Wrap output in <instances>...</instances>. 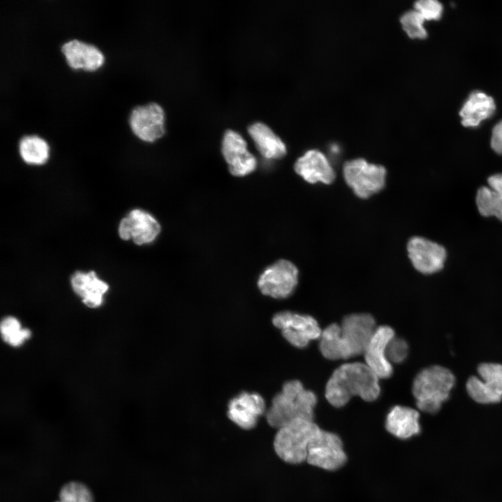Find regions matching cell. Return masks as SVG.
Wrapping results in <instances>:
<instances>
[{"instance_id":"6da1fadb","label":"cell","mask_w":502,"mask_h":502,"mask_svg":"<svg viewBox=\"0 0 502 502\" xmlns=\"http://www.w3.org/2000/svg\"><path fill=\"white\" fill-rule=\"evenodd\" d=\"M373 317L367 313L351 314L340 324L326 327L319 339V350L328 360H346L363 354L376 328Z\"/></svg>"},{"instance_id":"7a4b0ae2","label":"cell","mask_w":502,"mask_h":502,"mask_svg":"<svg viewBox=\"0 0 502 502\" xmlns=\"http://www.w3.org/2000/svg\"><path fill=\"white\" fill-rule=\"evenodd\" d=\"M379 379L365 363H346L331 374L326 385L325 397L335 407L344 406L353 396L372 402L380 395Z\"/></svg>"},{"instance_id":"3957f363","label":"cell","mask_w":502,"mask_h":502,"mask_svg":"<svg viewBox=\"0 0 502 502\" xmlns=\"http://www.w3.org/2000/svg\"><path fill=\"white\" fill-rule=\"evenodd\" d=\"M317 402L316 395L305 389L301 381H288L273 398L265 413L266 420L276 429L295 420H313Z\"/></svg>"},{"instance_id":"277c9868","label":"cell","mask_w":502,"mask_h":502,"mask_svg":"<svg viewBox=\"0 0 502 502\" xmlns=\"http://www.w3.org/2000/svg\"><path fill=\"white\" fill-rule=\"evenodd\" d=\"M455 377L448 368L432 365L416 376L412 393L418 409L428 413H437L450 396Z\"/></svg>"},{"instance_id":"5b68a950","label":"cell","mask_w":502,"mask_h":502,"mask_svg":"<svg viewBox=\"0 0 502 502\" xmlns=\"http://www.w3.org/2000/svg\"><path fill=\"white\" fill-rule=\"evenodd\" d=\"M321 429L313 421L299 419L277 429L273 448L284 462L297 464L307 461L308 447Z\"/></svg>"},{"instance_id":"8992f818","label":"cell","mask_w":502,"mask_h":502,"mask_svg":"<svg viewBox=\"0 0 502 502\" xmlns=\"http://www.w3.org/2000/svg\"><path fill=\"white\" fill-rule=\"evenodd\" d=\"M386 175L383 166L369 163L363 158L347 161L343 165L347 184L361 199H367L381 191L385 186Z\"/></svg>"},{"instance_id":"52a82bcc","label":"cell","mask_w":502,"mask_h":502,"mask_svg":"<svg viewBox=\"0 0 502 502\" xmlns=\"http://www.w3.org/2000/svg\"><path fill=\"white\" fill-rule=\"evenodd\" d=\"M272 322L289 343L299 349L306 347L312 340H319L322 333L317 321L307 314L283 311L275 314Z\"/></svg>"},{"instance_id":"ba28073f","label":"cell","mask_w":502,"mask_h":502,"mask_svg":"<svg viewBox=\"0 0 502 502\" xmlns=\"http://www.w3.org/2000/svg\"><path fill=\"white\" fill-rule=\"evenodd\" d=\"M298 270L291 261L280 259L260 275L257 285L266 296L284 299L292 294L298 284Z\"/></svg>"},{"instance_id":"9c48e42d","label":"cell","mask_w":502,"mask_h":502,"mask_svg":"<svg viewBox=\"0 0 502 502\" xmlns=\"http://www.w3.org/2000/svg\"><path fill=\"white\" fill-rule=\"evenodd\" d=\"M479 376H472L466 389L472 400L480 404H493L502 400V365L483 363L478 365Z\"/></svg>"},{"instance_id":"30bf717a","label":"cell","mask_w":502,"mask_h":502,"mask_svg":"<svg viewBox=\"0 0 502 502\" xmlns=\"http://www.w3.org/2000/svg\"><path fill=\"white\" fill-rule=\"evenodd\" d=\"M347 461L340 438L335 434L321 429L310 443L307 462L327 471H335Z\"/></svg>"},{"instance_id":"8fae6325","label":"cell","mask_w":502,"mask_h":502,"mask_svg":"<svg viewBox=\"0 0 502 502\" xmlns=\"http://www.w3.org/2000/svg\"><path fill=\"white\" fill-rule=\"evenodd\" d=\"M128 121L132 132L144 142H153L165 134V112L156 102L135 107Z\"/></svg>"},{"instance_id":"7c38bea8","label":"cell","mask_w":502,"mask_h":502,"mask_svg":"<svg viewBox=\"0 0 502 502\" xmlns=\"http://www.w3.org/2000/svg\"><path fill=\"white\" fill-rule=\"evenodd\" d=\"M407 251L413 267L423 274L441 271L446 259V251L442 245L420 236L409 239Z\"/></svg>"},{"instance_id":"4fadbf2b","label":"cell","mask_w":502,"mask_h":502,"mask_svg":"<svg viewBox=\"0 0 502 502\" xmlns=\"http://www.w3.org/2000/svg\"><path fill=\"white\" fill-rule=\"evenodd\" d=\"M222 152L230 173L235 176H245L257 167V160L247 149V143L237 132L227 130L223 137Z\"/></svg>"},{"instance_id":"5bb4252c","label":"cell","mask_w":502,"mask_h":502,"mask_svg":"<svg viewBox=\"0 0 502 502\" xmlns=\"http://www.w3.org/2000/svg\"><path fill=\"white\" fill-rule=\"evenodd\" d=\"M227 415L240 428H254L259 418L266 412V402L258 393L242 392L228 404Z\"/></svg>"},{"instance_id":"9a60e30c","label":"cell","mask_w":502,"mask_h":502,"mask_svg":"<svg viewBox=\"0 0 502 502\" xmlns=\"http://www.w3.org/2000/svg\"><path fill=\"white\" fill-rule=\"evenodd\" d=\"M160 232L155 218L141 209L131 211L120 222L119 234L123 240L132 239L137 245L152 243Z\"/></svg>"},{"instance_id":"2e32d148","label":"cell","mask_w":502,"mask_h":502,"mask_svg":"<svg viewBox=\"0 0 502 502\" xmlns=\"http://www.w3.org/2000/svg\"><path fill=\"white\" fill-rule=\"evenodd\" d=\"M395 336L388 326H377L363 353L365 363L379 379L389 378L393 374V365L386 356V348Z\"/></svg>"},{"instance_id":"e0dca14e","label":"cell","mask_w":502,"mask_h":502,"mask_svg":"<svg viewBox=\"0 0 502 502\" xmlns=\"http://www.w3.org/2000/svg\"><path fill=\"white\" fill-rule=\"evenodd\" d=\"M294 169L305 181L312 184L317 182L330 184L335 178V173L329 161L323 153L316 149L309 150L298 158Z\"/></svg>"},{"instance_id":"ac0fdd59","label":"cell","mask_w":502,"mask_h":502,"mask_svg":"<svg viewBox=\"0 0 502 502\" xmlns=\"http://www.w3.org/2000/svg\"><path fill=\"white\" fill-rule=\"evenodd\" d=\"M70 284L73 291L81 298L83 304L89 308H98L104 303L109 285L98 278L94 271H77L73 274Z\"/></svg>"},{"instance_id":"d6986e66","label":"cell","mask_w":502,"mask_h":502,"mask_svg":"<svg viewBox=\"0 0 502 502\" xmlns=\"http://www.w3.org/2000/svg\"><path fill=\"white\" fill-rule=\"evenodd\" d=\"M61 52L68 65L73 69L93 71L104 61L102 53L96 46L76 40H70L61 46Z\"/></svg>"},{"instance_id":"ffe728a7","label":"cell","mask_w":502,"mask_h":502,"mask_svg":"<svg viewBox=\"0 0 502 502\" xmlns=\"http://www.w3.org/2000/svg\"><path fill=\"white\" fill-rule=\"evenodd\" d=\"M419 417V412L413 408L395 406L387 414L386 428L399 439H409L420 431Z\"/></svg>"},{"instance_id":"44dd1931","label":"cell","mask_w":502,"mask_h":502,"mask_svg":"<svg viewBox=\"0 0 502 502\" xmlns=\"http://www.w3.org/2000/svg\"><path fill=\"white\" fill-rule=\"evenodd\" d=\"M260 154L267 159H280L287 153L282 139L266 124L256 122L248 128Z\"/></svg>"},{"instance_id":"7402d4cb","label":"cell","mask_w":502,"mask_h":502,"mask_svg":"<svg viewBox=\"0 0 502 502\" xmlns=\"http://www.w3.org/2000/svg\"><path fill=\"white\" fill-rule=\"evenodd\" d=\"M494 99L480 92H473L459 112L462 123L465 127H476L481 121L489 118L495 112Z\"/></svg>"},{"instance_id":"603a6c76","label":"cell","mask_w":502,"mask_h":502,"mask_svg":"<svg viewBox=\"0 0 502 502\" xmlns=\"http://www.w3.org/2000/svg\"><path fill=\"white\" fill-rule=\"evenodd\" d=\"M19 152L24 162L32 165L44 164L49 157L47 142L36 135L23 137L19 142Z\"/></svg>"},{"instance_id":"cb8c5ba5","label":"cell","mask_w":502,"mask_h":502,"mask_svg":"<svg viewBox=\"0 0 502 502\" xmlns=\"http://www.w3.org/2000/svg\"><path fill=\"white\" fill-rule=\"evenodd\" d=\"M0 332L3 341L15 348L22 346L32 335L31 330L23 327L18 318L13 315H7L1 319Z\"/></svg>"},{"instance_id":"d4e9b609","label":"cell","mask_w":502,"mask_h":502,"mask_svg":"<svg viewBox=\"0 0 502 502\" xmlns=\"http://www.w3.org/2000/svg\"><path fill=\"white\" fill-rule=\"evenodd\" d=\"M476 204L478 211L482 215L495 216L502 221V197L490 188L482 187L478 189Z\"/></svg>"},{"instance_id":"484cf974","label":"cell","mask_w":502,"mask_h":502,"mask_svg":"<svg viewBox=\"0 0 502 502\" xmlns=\"http://www.w3.org/2000/svg\"><path fill=\"white\" fill-rule=\"evenodd\" d=\"M59 499L54 502H94L90 489L83 482L71 480L61 487Z\"/></svg>"},{"instance_id":"4316f807","label":"cell","mask_w":502,"mask_h":502,"mask_svg":"<svg viewBox=\"0 0 502 502\" xmlns=\"http://www.w3.org/2000/svg\"><path fill=\"white\" fill-rule=\"evenodd\" d=\"M425 18L416 10L405 12L400 17L402 28L411 38H425L427 33L423 26Z\"/></svg>"},{"instance_id":"83f0119b","label":"cell","mask_w":502,"mask_h":502,"mask_svg":"<svg viewBox=\"0 0 502 502\" xmlns=\"http://www.w3.org/2000/svg\"><path fill=\"white\" fill-rule=\"evenodd\" d=\"M408 351L407 342L400 337L394 336L388 344L386 356L392 365L401 363L406 358Z\"/></svg>"},{"instance_id":"f1b7e54d","label":"cell","mask_w":502,"mask_h":502,"mask_svg":"<svg viewBox=\"0 0 502 502\" xmlns=\"http://www.w3.org/2000/svg\"><path fill=\"white\" fill-rule=\"evenodd\" d=\"M418 10L427 20H439L443 11V6L436 0H420L414 3Z\"/></svg>"},{"instance_id":"f546056e","label":"cell","mask_w":502,"mask_h":502,"mask_svg":"<svg viewBox=\"0 0 502 502\" xmlns=\"http://www.w3.org/2000/svg\"><path fill=\"white\" fill-rule=\"evenodd\" d=\"M491 147L496 153L502 155V121L499 122L492 130Z\"/></svg>"},{"instance_id":"4dcf8cb0","label":"cell","mask_w":502,"mask_h":502,"mask_svg":"<svg viewBox=\"0 0 502 502\" xmlns=\"http://www.w3.org/2000/svg\"><path fill=\"white\" fill-rule=\"evenodd\" d=\"M487 182L489 188L502 197V174H496L489 176Z\"/></svg>"}]
</instances>
